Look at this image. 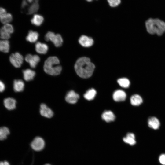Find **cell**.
Listing matches in <instances>:
<instances>
[{"mask_svg": "<svg viewBox=\"0 0 165 165\" xmlns=\"http://www.w3.org/2000/svg\"><path fill=\"white\" fill-rule=\"evenodd\" d=\"M130 103L133 105L138 106L143 102L142 98L139 95L135 94L132 95L130 99Z\"/></svg>", "mask_w": 165, "mask_h": 165, "instance_id": "cb8c5ba5", "label": "cell"}, {"mask_svg": "<svg viewBox=\"0 0 165 165\" xmlns=\"http://www.w3.org/2000/svg\"><path fill=\"white\" fill-rule=\"evenodd\" d=\"M45 39L47 41H51L56 47L61 46L63 43V39L61 35L49 31L45 36Z\"/></svg>", "mask_w": 165, "mask_h": 165, "instance_id": "277c9868", "label": "cell"}, {"mask_svg": "<svg viewBox=\"0 0 165 165\" xmlns=\"http://www.w3.org/2000/svg\"><path fill=\"white\" fill-rule=\"evenodd\" d=\"M107 1L110 6L113 7L118 6L121 2V0H107Z\"/></svg>", "mask_w": 165, "mask_h": 165, "instance_id": "f1b7e54d", "label": "cell"}, {"mask_svg": "<svg viewBox=\"0 0 165 165\" xmlns=\"http://www.w3.org/2000/svg\"><path fill=\"white\" fill-rule=\"evenodd\" d=\"M117 82L121 87L124 88H128L130 84L129 79L125 78L119 79L117 80Z\"/></svg>", "mask_w": 165, "mask_h": 165, "instance_id": "83f0119b", "label": "cell"}, {"mask_svg": "<svg viewBox=\"0 0 165 165\" xmlns=\"http://www.w3.org/2000/svg\"><path fill=\"white\" fill-rule=\"evenodd\" d=\"M24 88V83L21 79L14 80L13 82V88L15 92H20L23 91Z\"/></svg>", "mask_w": 165, "mask_h": 165, "instance_id": "e0dca14e", "label": "cell"}, {"mask_svg": "<svg viewBox=\"0 0 165 165\" xmlns=\"http://www.w3.org/2000/svg\"><path fill=\"white\" fill-rule=\"evenodd\" d=\"M60 61L58 58L56 56L49 57L45 61L43 69L47 74L53 76L59 75L62 70V67L60 65Z\"/></svg>", "mask_w": 165, "mask_h": 165, "instance_id": "3957f363", "label": "cell"}, {"mask_svg": "<svg viewBox=\"0 0 165 165\" xmlns=\"http://www.w3.org/2000/svg\"><path fill=\"white\" fill-rule=\"evenodd\" d=\"M148 126L154 130L158 129L160 126V123L158 119L155 117H149L148 120Z\"/></svg>", "mask_w": 165, "mask_h": 165, "instance_id": "2e32d148", "label": "cell"}, {"mask_svg": "<svg viewBox=\"0 0 165 165\" xmlns=\"http://www.w3.org/2000/svg\"><path fill=\"white\" fill-rule=\"evenodd\" d=\"M103 119L107 122H109L114 120L115 116L114 113L111 111H104L101 115Z\"/></svg>", "mask_w": 165, "mask_h": 165, "instance_id": "ffe728a7", "label": "cell"}, {"mask_svg": "<svg viewBox=\"0 0 165 165\" xmlns=\"http://www.w3.org/2000/svg\"><path fill=\"white\" fill-rule=\"evenodd\" d=\"M9 134L10 130L8 127H0V140L6 139Z\"/></svg>", "mask_w": 165, "mask_h": 165, "instance_id": "d4e9b609", "label": "cell"}, {"mask_svg": "<svg viewBox=\"0 0 165 165\" xmlns=\"http://www.w3.org/2000/svg\"><path fill=\"white\" fill-rule=\"evenodd\" d=\"M96 91L93 89L88 90L84 94V97L86 99L90 101L93 99L96 94Z\"/></svg>", "mask_w": 165, "mask_h": 165, "instance_id": "484cf974", "label": "cell"}, {"mask_svg": "<svg viewBox=\"0 0 165 165\" xmlns=\"http://www.w3.org/2000/svg\"><path fill=\"white\" fill-rule=\"evenodd\" d=\"M0 165H10L9 163L7 161H0Z\"/></svg>", "mask_w": 165, "mask_h": 165, "instance_id": "d6a6232c", "label": "cell"}, {"mask_svg": "<svg viewBox=\"0 0 165 165\" xmlns=\"http://www.w3.org/2000/svg\"><path fill=\"white\" fill-rule=\"evenodd\" d=\"M45 165H51L49 164H45Z\"/></svg>", "mask_w": 165, "mask_h": 165, "instance_id": "e575fe53", "label": "cell"}, {"mask_svg": "<svg viewBox=\"0 0 165 165\" xmlns=\"http://www.w3.org/2000/svg\"><path fill=\"white\" fill-rule=\"evenodd\" d=\"M79 43L84 47H89L92 46L94 43V40L91 38L85 35H82L79 38Z\"/></svg>", "mask_w": 165, "mask_h": 165, "instance_id": "8fae6325", "label": "cell"}, {"mask_svg": "<svg viewBox=\"0 0 165 165\" xmlns=\"http://www.w3.org/2000/svg\"><path fill=\"white\" fill-rule=\"evenodd\" d=\"M3 102L4 106L8 110H13L16 108V101L13 98H6L4 99Z\"/></svg>", "mask_w": 165, "mask_h": 165, "instance_id": "7c38bea8", "label": "cell"}, {"mask_svg": "<svg viewBox=\"0 0 165 165\" xmlns=\"http://www.w3.org/2000/svg\"><path fill=\"white\" fill-rule=\"evenodd\" d=\"M9 60L11 64L15 68H19L22 64L23 57L19 52L12 53L9 57Z\"/></svg>", "mask_w": 165, "mask_h": 165, "instance_id": "8992f818", "label": "cell"}, {"mask_svg": "<svg viewBox=\"0 0 165 165\" xmlns=\"http://www.w3.org/2000/svg\"><path fill=\"white\" fill-rule=\"evenodd\" d=\"M25 59V61L29 63L30 66L32 68H35L40 60V58L38 55H33L31 54H27Z\"/></svg>", "mask_w": 165, "mask_h": 165, "instance_id": "ba28073f", "label": "cell"}, {"mask_svg": "<svg viewBox=\"0 0 165 165\" xmlns=\"http://www.w3.org/2000/svg\"><path fill=\"white\" fill-rule=\"evenodd\" d=\"M13 20V16L10 13H7L4 16L0 18V22L4 24H9Z\"/></svg>", "mask_w": 165, "mask_h": 165, "instance_id": "4316f807", "label": "cell"}, {"mask_svg": "<svg viewBox=\"0 0 165 165\" xmlns=\"http://www.w3.org/2000/svg\"><path fill=\"white\" fill-rule=\"evenodd\" d=\"M13 26L10 24H4L0 29V37L2 39L7 40L14 32Z\"/></svg>", "mask_w": 165, "mask_h": 165, "instance_id": "5b68a950", "label": "cell"}, {"mask_svg": "<svg viewBox=\"0 0 165 165\" xmlns=\"http://www.w3.org/2000/svg\"><path fill=\"white\" fill-rule=\"evenodd\" d=\"M7 13V11L5 8L0 7V18L4 16Z\"/></svg>", "mask_w": 165, "mask_h": 165, "instance_id": "4dcf8cb0", "label": "cell"}, {"mask_svg": "<svg viewBox=\"0 0 165 165\" xmlns=\"http://www.w3.org/2000/svg\"><path fill=\"white\" fill-rule=\"evenodd\" d=\"M95 66L87 57H82L78 59L76 62L74 68L75 71L80 77L84 79L91 76Z\"/></svg>", "mask_w": 165, "mask_h": 165, "instance_id": "6da1fadb", "label": "cell"}, {"mask_svg": "<svg viewBox=\"0 0 165 165\" xmlns=\"http://www.w3.org/2000/svg\"><path fill=\"white\" fill-rule=\"evenodd\" d=\"M45 142L40 137L35 138L31 143V146L33 149L36 151H40L42 150L45 146Z\"/></svg>", "mask_w": 165, "mask_h": 165, "instance_id": "52a82bcc", "label": "cell"}, {"mask_svg": "<svg viewBox=\"0 0 165 165\" xmlns=\"http://www.w3.org/2000/svg\"><path fill=\"white\" fill-rule=\"evenodd\" d=\"M79 94L73 90L68 91L65 97L66 101L71 104H75L79 98Z\"/></svg>", "mask_w": 165, "mask_h": 165, "instance_id": "9c48e42d", "label": "cell"}, {"mask_svg": "<svg viewBox=\"0 0 165 165\" xmlns=\"http://www.w3.org/2000/svg\"><path fill=\"white\" fill-rule=\"evenodd\" d=\"M6 86L4 82L0 80V92H3L5 89Z\"/></svg>", "mask_w": 165, "mask_h": 165, "instance_id": "1f68e13d", "label": "cell"}, {"mask_svg": "<svg viewBox=\"0 0 165 165\" xmlns=\"http://www.w3.org/2000/svg\"><path fill=\"white\" fill-rule=\"evenodd\" d=\"M159 161L161 165H165V154H162L159 156Z\"/></svg>", "mask_w": 165, "mask_h": 165, "instance_id": "f546056e", "label": "cell"}, {"mask_svg": "<svg viewBox=\"0 0 165 165\" xmlns=\"http://www.w3.org/2000/svg\"><path fill=\"white\" fill-rule=\"evenodd\" d=\"M22 73L23 78L26 81H30L33 80L36 75L35 71L30 69L23 70Z\"/></svg>", "mask_w": 165, "mask_h": 165, "instance_id": "9a60e30c", "label": "cell"}, {"mask_svg": "<svg viewBox=\"0 0 165 165\" xmlns=\"http://www.w3.org/2000/svg\"><path fill=\"white\" fill-rule=\"evenodd\" d=\"M123 141L130 145H134L136 143L135 135L133 133H128L126 137L123 138Z\"/></svg>", "mask_w": 165, "mask_h": 165, "instance_id": "d6986e66", "label": "cell"}, {"mask_svg": "<svg viewBox=\"0 0 165 165\" xmlns=\"http://www.w3.org/2000/svg\"><path fill=\"white\" fill-rule=\"evenodd\" d=\"M31 23L33 25L36 26H39L43 23L44 21V18L40 15L35 14L31 19Z\"/></svg>", "mask_w": 165, "mask_h": 165, "instance_id": "44dd1931", "label": "cell"}, {"mask_svg": "<svg viewBox=\"0 0 165 165\" xmlns=\"http://www.w3.org/2000/svg\"><path fill=\"white\" fill-rule=\"evenodd\" d=\"M87 2H90L92 1L93 0H86Z\"/></svg>", "mask_w": 165, "mask_h": 165, "instance_id": "836d02e7", "label": "cell"}, {"mask_svg": "<svg viewBox=\"0 0 165 165\" xmlns=\"http://www.w3.org/2000/svg\"><path fill=\"white\" fill-rule=\"evenodd\" d=\"M35 48L36 51L40 54H45L48 50V46L45 43L40 42H37L35 44Z\"/></svg>", "mask_w": 165, "mask_h": 165, "instance_id": "5bb4252c", "label": "cell"}, {"mask_svg": "<svg viewBox=\"0 0 165 165\" xmlns=\"http://www.w3.org/2000/svg\"><path fill=\"white\" fill-rule=\"evenodd\" d=\"M113 100L119 102L124 101L126 98V94L123 90H118L115 91L113 94Z\"/></svg>", "mask_w": 165, "mask_h": 165, "instance_id": "4fadbf2b", "label": "cell"}, {"mask_svg": "<svg viewBox=\"0 0 165 165\" xmlns=\"http://www.w3.org/2000/svg\"><path fill=\"white\" fill-rule=\"evenodd\" d=\"M39 35L38 32L30 30L26 38V40L31 43H34L38 39Z\"/></svg>", "mask_w": 165, "mask_h": 165, "instance_id": "ac0fdd59", "label": "cell"}, {"mask_svg": "<svg viewBox=\"0 0 165 165\" xmlns=\"http://www.w3.org/2000/svg\"><path fill=\"white\" fill-rule=\"evenodd\" d=\"M10 43L7 40H0V51L8 53L9 50Z\"/></svg>", "mask_w": 165, "mask_h": 165, "instance_id": "603a6c76", "label": "cell"}, {"mask_svg": "<svg viewBox=\"0 0 165 165\" xmlns=\"http://www.w3.org/2000/svg\"><path fill=\"white\" fill-rule=\"evenodd\" d=\"M39 111L42 116L47 118H51L54 114L53 111L44 103L41 104Z\"/></svg>", "mask_w": 165, "mask_h": 165, "instance_id": "30bf717a", "label": "cell"}, {"mask_svg": "<svg viewBox=\"0 0 165 165\" xmlns=\"http://www.w3.org/2000/svg\"><path fill=\"white\" fill-rule=\"evenodd\" d=\"M39 5L38 2H34L28 6L24 12L28 14H31L36 12L38 10Z\"/></svg>", "mask_w": 165, "mask_h": 165, "instance_id": "7402d4cb", "label": "cell"}, {"mask_svg": "<svg viewBox=\"0 0 165 165\" xmlns=\"http://www.w3.org/2000/svg\"><path fill=\"white\" fill-rule=\"evenodd\" d=\"M145 26L147 31L150 34L160 36L165 32V22L159 18L148 19Z\"/></svg>", "mask_w": 165, "mask_h": 165, "instance_id": "7a4b0ae2", "label": "cell"}]
</instances>
